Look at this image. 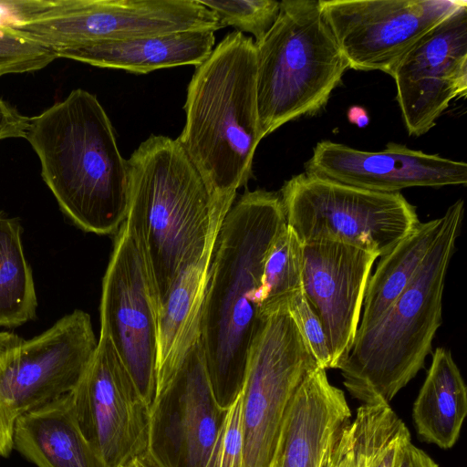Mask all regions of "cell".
<instances>
[{"instance_id": "18", "label": "cell", "mask_w": 467, "mask_h": 467, "mask_svg": "<svg viewBox=\"0 0 467 467\" xmlns=\"http://www.w3.org/2000/svg\"><path fill=\"white\" fill-rule=\"evenodd\" d=\"M350 418L344 392L318 367L293 397L268 467H324Z\"/></svg>"}, {"instance_id": "15", "label": "cell", "mask_w": 467, "mask_h": 467, "mask_svg": "<svg viewBox=\"0 0 467 467\" xmlns=\"http://www.w3.org/2000/svg\"><path fill=\"white\" fill-rule=\"evenodd\" d=\"M391 77L408 133H427L450 102L467 95V2L422 36Z\"/></svg>"}, {"instance_id": "1", "label": "cell", "mask_w": 467, "mask_h": 467, "mask_svg": "<svg viewBox=\"0 0 467 467\" xmlns=\"http://www.w3.org/2000/svg\"><path fill=\"white\" fill-rule=\"evenodd\" d=\"M286 226L279 193L246 191L226 213L213 252L200 342L217 403L242 391L251 348L264 322L257 305L268 249Z\"/></svg>"}, {"instance_id": "24", "label": "cell", "mask_w": 467, "mask_h": 467, "mask_svg": "<svg viewBox=\"0 0 467 467\" xmlns=\"http://www.w3.org/2000/svg\"><path fill=\"white\" fill-rule=\"evenodd\" d=\"M18 219L0 211V327H15L36 317L37 298Z\"/></svg>"}, {"instance_id": "33", "label": "cell", "mask_w": 467, "mask_h": 467, "mask_svg": "<svg viewBox=\"0 0 467 467\" xmlns=\"http://www.w3.org/2000/svg\"><path fill=\"white\" fill-rule=\"evenodd\" d=\"M350 422L337 437L324 467H355L356 454Z\"/></svg>"}, {"instance_id": "19", "label": "cell", "mask_w": 467, "mask_h": 467, "mask_svg": "<svg viewBox=\"0 0 467 467\" xmlns=\"http://www.w3.org/2000/svg\"><path fill=\"white\" fill-rule=\"evenodd\" d=\"M216 237L180 272L159 310L155 396L171 381L200 339L202 305Z\"/></svg>"}, {"instance_id": "30", "label": "cell", "mask_w": 467, "mask_h": 467, "mask_svg": "<svg viewBox=\"0 0 467 467\" xmlns=\"http://www.w3.org/2000/svg\"><path fill=\"white\" fill-rule=\"evenodd\" d=\"M243 452L242 394L227 409L207 467H241Z\"/></svg>"}, {"instance_id": "16", "label": "cell", "mask_w": 467, "mask_h": 467, "mask_svg": "<svg viewBox=\"0 0 467 467\" xmlns=\"http://www.w3.org/2000/svg\"><path fill=\"white\" fill-rule=\"evenodd\" d=\"M303 292L320 319L330 368H339L354 344L364 295L379 255L334 241L302 244Z\"/></svg>"}, {"instance_id": "9", "label": "cell", "mask_w": 467, "mask_h": 467, "mask_svg": "<svg viewBox=\"0 0 467 467\" xmlns=\"http://www.w3.org/2000/svg\"><path fill=\"white\" fill-rule=\"evenodd\" d=\"M223 25L199 0H57L16 28L53 51Z\"/></svg>"}, {"instance_id": "10", "label": "cell", "mask_w": 467, "mask_h": 467, "mask_svg": "<svg viewBox=\"0 0 467 467\" xmlns=\"http://www.w3.org/2000/svg\"><path fill=\"white\" fill-rule=\"evenodd\" d=\"M100 335L106 336L150 406L156 390L158 306L144 254L122 223L102 281Z\"/></svg>"}, {"instance_id": "17", "label": "cell", "mask_w": 467, "mask_h": 467, "mask_svg": "<svg viewBox=\"0 0 467 467\" xmlns=\"http://www.w3.org/2000/svg\"><path fill=\"white\" fill-rule=\"evenodd\" d=\"M305 172L379 192L410 187L466 185L467 163L425 153L396 142L380 151L360 150L323 140L305 163Z\"/></svg>"}, {"instance_id": "28", "label": "cell", "mask_w": 467, "mask_h": 467, "mask_svg": "<svg viewBox=\"0 0 467 467\" xmlns=\"http://www.w3.org/2000/svg\"><path fill=\"white\" fill-rule=\"evenodd\" d=\"M57 58L56 53L10 27H0V77L33 72L46 67Z\"/></svg>"}, {"instance_id": "6", "label": "cell", "mask_w": 467, "mask_h": 467, "mask_svg": "<svg viewBox=\"0 0 467 467\" xmlns=\"http://www.w3.org/2000/svg\"><path fill=\"white\" fill-rule=\"evenodd\" d=\"M254 46L263 138L320 112L349 68L318 0L281 1L275 22Z\"/></svg>"}, {"instance_id": "11", "label": "cell", "mask_w": 467, "mask_h": 467, "mask_svg": "<svg viewBox=\"0 0 467 467\" xmlns=\"http://www.w3.org/2000/svg\"><path fill=\"white\" fill-rule=\"evenodd\" d=\"M348 67L391 76L403 56L463 1L318 0Z\"/></svg>"}, {"instance_id": "5", "label": "cell", "mask_w": 467, "mask_h": 467, "mask_svg": "<svg viewBox=\"0 0 467 467\" xmlns=\"http://www.w3.org/2000/svg\"><path fill=\"white\" fill-rule=\"evenodd\" d=\"M463 215L462 199L448 207L414 277L373 327L357 333L338 369L346 389L363 404H389L424 366L442 322L445 279Z\"/></svg>"}, {"instance_id": "23", "label": "cell", "mask_w": 467, "mask_h": 467, "mask_svg": "<svg viewBox=\"0 0 467 467\" xmlns=\"http://www.w3.org/2000/svg\"><path fill=\"white\" fill-rule=\"evenodd\" d=\"M443 216L418 226L388 254L381 256L369 276L357 333L373 327L416 275L437 241Z\"/></svg>"}, {"instance_id": "37", "label": "cell", "mask_w": 467, "mask_h": 467, "mask_svg": "<svg viewBox=\"0 0 467 467\" xmlns=\"http://www.w3.org/2000/svg\"><path fill=\"white\" fill-rule=\"evenodd\" d=\"M353 444H354V441H353ZM354 449H355V454H356V465L355 467H363V461H362V457H361V454L359 452V451L358 450V448L355 446L354 444Z\"/></svg>"}, {"instance_id": "31", "label": "cell", "mask_w": 467, "mask_h": 467, "mask_svg": "<svg viewBox=\"0 0 467 467\" xmlns=\"http://www.w3.org/2000/svg\"><path fill=\"white\" fill-rule=\"evenodd\" d=\"M22 340L23 338L16 334L0 332V358ZM14 425L15 420L0 402V457H7L13 450Z\"/></svg>"}, {"instance_id": "8", "label": "cell", "mask_w": 467, "mask_h": 467, "mask_svg": "<svg viewBox=\"0 0 467 467\" xmlns=\"http://www.w3.org/2000/svg\"><path fill=\"white\" fill-rule=\"evenodd\" d=\"M318 367L286 308L265 318L251 348L241 391V467H268L290 402Z\"/></svg>"}, {"instance_id": "27", "label": "cell", "mask_w": 467, "mask_h": 467, "mask_svg": "<svg viewBox=\"0 0 467 467\" xmlns=\"http://www.w3.org/2000/svg\"><path fill=\"white\" fill-rule=\"evenodd\" d=\"M199 1L214 13L223 27L232 26L241 33H250L254 43L269 31L280 9V2L275 0Z\"/></svg>"}, {"instance_id": "35", "label": "cell", "mask_w": 467, "mask_h": 467, "mask_svg": "<svg viewBox=\"0 0 467 467\" xmlns=\"http://www.w3.org/2000/svg\"><path fill=\"white\" fill-rule=\"evenodd\" d=\"M347 116L348 121L358 128H365L369 123V116L366 109L360 106L350 107L348 110Z\"/></svg>"}, {"instance_id": "29", "label": "cell", "mask_w": 467, "mask_h": 467, "mask_svg": "<svg viewBox=\"0 0 467 467\" xmlns=\"http://www.w3.org/2000/svg\"><path fill=\"white\" fill-rule=\"evenodd\" d=\"M285 308L294 319L318 366L325 370L330 368L331 358L322 323L309 305L303 289L291 296Z\"/></svg>"}, {"instance_id": "25", "label": "cell", "mask_w": 467, "mask_h": 467, "mask_svg": "<svg viewBox=\"0 0 467 467\" xmlns=\"http://www.w3.org/2000/svg\"><path fill=\"white\" fill-rule=\"evenodd\" d=\"M302 244L286 224L272 243L264 263L257 291L263 319L285 308L291 296L302 289Z\"/></svg>"}, {"instance_id": "32", "label": "cell", "mask_w": 467, "mask_h": 467, "mask_svg": "<svg viewBox=\"0 0 467 467\" xmlns=\"http://www.w3.org/2000/svg\"><path fill=\"white\" fill-rule=\"evenodd\" d=\"M30 119L0 96V140L9 138H25Z\"/></svg>"}, {"instance_id": "21", "label": "cell", "mask_w": 467, "mask_h": 467, "mask_svg": "<svg viewBox=\"0 0 467 467\" xmlns=\"http://www.w3.org/2000/svg\"><path fill=\"white\" fill-rule=\"evenodd\" d=\"M13 449L37 467H107L83 435L69 393L18 416Z\"/></svg>"}, {"instance_id": "34", "label": "cell", "mask_w": 467, "mask_h": 467, "mask_svg": "<svg viewBox=\"0 0 467 467\" xmlns=\"http://www.w3.org/2000/svg\"><path fill=\"white\" fill-rule=\"evenodd\" d=\"M395 467H438V465L410 440L402 445Z\"/></svg>"}, {"instance_id": "14", "label": "cell", "mask_w": 467, "mask_h": 467, "mask_svg": "<svg viewBox=\"0 0 467 467\" xmlns=\"http://www.w3.org/2000/svg\"><path fill=\"white\" fill-rule=\"evenodd\" d=\"M226 410L213 395L199 339L150 405L146 455L156 467H207Z\"/></svg>"}, {"instance_id": "20", "label": "cell", "mask_w": 467, "mask_h": 467, "mask_svg": "<svg viewBox=\"0 0 467 467\" xmlns=\"http://www.w3.org/2000/svg\"><path fill=\"white\" fill-rule=\"evenodd\" d=\"M213 31H184L119 41H103L54 51L98 67L147 74L160 68L202 63L213 49Z\"/></svg>"}, {"instance_id": "7", "label": "cell", "mask_w": 467, "mask_h": 467, "mask_svg": "<svg viewBox=\"0 0 467 467\" xmlns=\"http://www.w3.org/2000/svg\"><path fill=\"white\" fill-rule=\"evenodd\" d=\"M286 224L302 244L339 242L384 256L420 223L400 192L369 191L309 173L285 182Z\"/></svg>"}, {"instance_id": "4", "label": "cell", "mask_w": 467, "mask_h": 467, "mask_svg": "<svg viewBox=\"0 0 467 467\" xmlns=\"http://www.w3.org/2000/svg\"><path fill=\"white\" fill-rule=\"evenodd\" d=\"M186 121L177 138L213 202L233 204L253 174L263 139L256 96V50L252 37L228 33L196 66L187 88Z\"/></svg>"}, {"instance_id": "36", "label": "cell", "mask_w": 467, "mask_h": 467, "mask_svg": "<svg viewBox=\"0 0 467 467\" xmlns=\"http://www.w3.org/2000/svg\"><path fill=\"white\" fill-rule=\"evenodd\" d=\"M123 467H156L150 458L145 454L135 458Z\"/></svg>"}, {"instance_id": "12", "label": "cell", "mask_w": 467, "mask_h": 467, "mask_svg": "<svg viewBox=\"0 0 467 467\" xmlns=\"http://www.w3.org/2000/svg\"><path fill=\"white\" fill-rule=\"evenodd\" d=\"M69 394L83 435L107 467L146 454L150 406L106 336Z\"/></svg>"}, {"instance_id": "3", "label": "cell", "mask_w": 467, "mask_h": 467, "mask_svg": "<svg viewBox=\"0 0 467 467\" xmlns=\"http://www.w3.org/2000/svg\"><path fill=\"white\" fill-rule=\"evenodd\" d=\"M125 222L144 254L158 313L180 272L219 232L233 204L213 202L177 139L150 135L128 160Z\"/></svg>"}, {"instance_id": "2", "label": "cell", "mask_w": 467, "mask_h": 467, "mask_svg": "<svg viewBox=\"0 0 467 467\" xmlns=\"http://www.w3.org/2000/svg\"><path fill=\"white\" fill-rule=\"evenodd\" d=\"M26 139L62 212L86 232H118L129 209V162L96 96L72 90L30 119Z\"/></svg>"}, {"instance_id": "22", "label": "cell", "mask_w": 467, "mask_h": 467, "mask_svg": "<svg viewBox=\"0 0 467 467\" xmlns=\"http://www.w3.org/2000/svg\"><path fill=\"white\" fill-rule=\"evenodd\" d=\"M418 434L442 449L457 441L467 415V389L450 350L437 348L413 405Z\"/></svg>"}, {"instance_id": "13", "label": "cell", "mask_w": 467, "mask_h": 467, "mask_svg": "<svg viewBox=\"0 0 467 467\" xmlns=\"http://www.w3.org/2000/svg\"><path fill=\"white\" fill-rule=\"evenodd\" d=\"M98 341L90 317L75 310L0 358V402L16 419L72 391Z\"/></svg>"}, {"instance_id": "26", "label": "cell", "mask_w": 467, "mask_h": 467, "mask_svg": "<svg viewBox=\"0 0 467 467\" xmlns=\"http://www.w3.org/2000/svg\"><path fill=\"white\" fill-rule=\"evenodd\" d=\"M363 467H395L410 434L387 403L362 404L350 422Z\"/></svg>"}]
</instances>
